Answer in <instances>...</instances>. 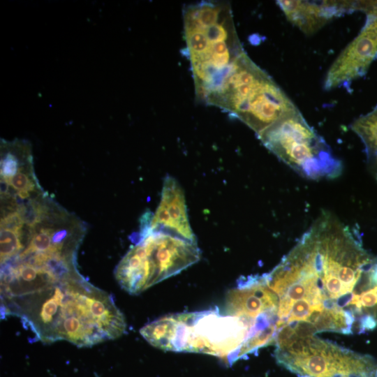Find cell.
<instances>
[{"instance_id": "1", "label": "cell", "mask_w": 377, "mask_h": 377, "mask_svg": "<svg viewBox=\"0 0 377 377\" xmlns=\"http://www.w3.org/2000/svg\"><path fill=\"white\" fill-rule=\"evenodd\" d=\"M264 276L279 297L276 341L324 332L360 334L377 326V256L329 212Z\"/></svg>"}, {"instance_id": "2", "label": "cell", "mask_w": 377, "mask_h": 377, "mask_svg": "<svg viewBox=\"0 0 377 377\" xmlns=\"http://www.w3.org/2000/svg\"><path fill=\"white\" fill-rule=\"evenodd\" d=\"M1 318L15 316L44 343L89 347L124 334V316L111 295L77 271L34 291L1 300Z\"/></svg>"}, {"instance_id": "3", "label": "cell", "mask_w": 377, "mask_h": 377, "mask_svg": "<svg viewBox=\"0 0 377 377\" xmlns=\"http://www.w3.org/2000/svg\"><path fill=\"white\" fill-rule=\"evenodd\" d=\"M184 52L193 78L196 99L206 103L245 52L230 4L202 1L183 8Z\"/></svg>"}, {"instance_id": "4", "label": "cell", "mask_w": 377, "mask_h": 377, "mask_svg": "<svg viewBox=\"0 0 377 377\" xmlns=\"http://www.w3.org/2000/svg\"><path fill=\"white\" fill-rule=\"evenodd\" d=\"M216 311L175 314L158 320L156 336L161 349L202 352L229 362L258 349L261 336L247 319Z\"/></svg>"}, {"instance_id": "5", "label": "cell", "mask_w": 377, "mask_h": 377, "mask_svg": "<svg viewBox=\"0 0 377 377\" xmlns=\"http://www.w3.org/2000/svg\"><path fill=\"white\" fill-rule=\"evenodd\" d=\"M206 104L228 112L256 135L298 109L272 78L244 52Z\"/></svg>"}, {"instance_id": "6", "label": "cell", "mask_w": 377, "mask_h": 377, "mask_svg": "<svg viewBox=\"0 0 377 377\" xmlns=\"http://www.w3.org/2000/svg\"><path fill=\"white\" fill-rule=\"evenodd\" d=\"M200 256L197 243L151 230L143 214L135 244L119 261L114 276L126 292L139 294L197 263Z\"/></svg>"}, {"instance_id": "7", "label": "cell", "mask_w": 377, "mask_h": 377, "mask_svg": "<svg viewBox=\"0 0 377 377\" xmlns=\"http://www.w3.org/2000/svg\"><path fill=\"white\" fill-rule=\"evenodd\" d=\"M263 145L302 177L333 179L343 171L341 161L298 110L257 135Z\"/></svg>"}, {"instance_id": "8", "label": "cell", "mask_w": 377, "mask_h": 377, "mask_svg": "<svg viewBox=\"0 0 377 377\" xmlns=\"http://www.w3.org/2000/svg\"><path fill=\"white\" fill-rule=\"evenodd\" d=\"M277 363L298 377H377V361L313 336L276 345Z\"/></svg>"}, {"instance_id": "9", "label": "cell", "mask_w": 377, "mask_h": 377, "mask_svg": "<svg viewBox=\"0 0 377 377\" xmlns=\"http://www.w3.org/2000/svg\"><path fill=\"white\" fill-rule=\"evenodd\" d=\"M357 10L367 14L366 24L329 68L323 84L326 90L362 77L377 57V1H358Z\"/></svg>"}, {"instance_id": "10", "label": "cell", "mask_w": 377, "mask_h": 377, "mask_svg": "<svg viewBox=\"0 0 377 377\" xmlns=\"http://www.w3.org/2000/svg\"><path fill=\"white\" fill-rule=\"evenodd\" d=\"M0 165L1 202L19 204L45 193L34 172L30 143L1 140Z\"/></svg>"}, {"instance_id": "11", "label": "cell", "mask_w": 377, "mask_h": 377, "mask_svg": "<svg viewBox=\"0 0 377 377\" xmlns=\"http://www.w3.org/2000/svg\"><path fill=\"white\" fill-rule=\"evenodd\" d=\"M148 226L197 243L188 220L186 198L179 182L172 176L165 177L160 203L154 214L147 212Z\"/></svg>"}, {"instance_id": "12", "label": "cell", "mask_w": 377, "mask_h": 377, "mask_svg": "<svg viewBox=\"0 0 377 377\" xmlns=\"http://www.w3.org/2000/svg\"><path fill=\"white\" fill-rule=\"evenodd\" d=\"M287 19L306 34L318 31L341 14L354 10V1H277Z\"/></svg>"}, {"instance_id": "13", "label": "cell", "mask_w": 377, "mask_h": 377, "mask_svg": "<svg viewBox=\"0 0 377 377\" xmlns=\"http://www.w3.org/2000/svg\"><path fill=\"white\" fill-rule=\"evenodd\" d=\"M350 128L362 140L367 154L377 149V106L353 121Z\"/></svg>"}, {"instance_id": "14", "label": "cell", "mask_w": 377, "mask_h": 377, "mask_svg": "<svg viewBox=\"0 0 377 377\" xmlns=\"http://www.w3.org/2000/svg\"><path fill=\"white\" fill-rule=\"evenodd\" d=\"M367 156L369 170L377 181V149L367 153Z\"/></svg>"}]
</instances>
